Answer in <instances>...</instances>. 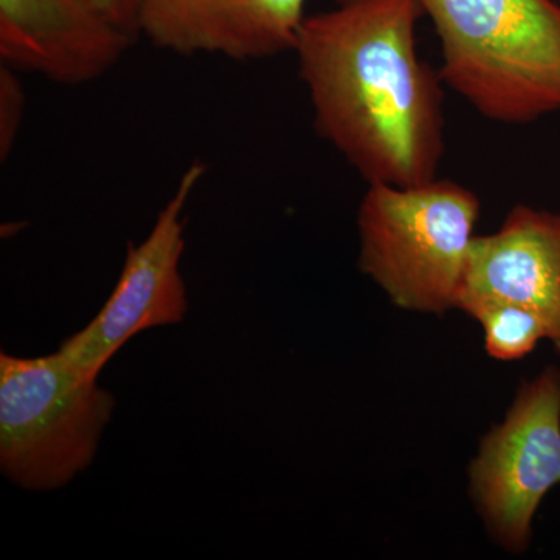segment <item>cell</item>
I'll list each match as a JSON object with an SVG mask.
<instances>
[{"label": "cell", "instance_id": "1", "mask_svg": "<svg viewBox=\"0 0 560 560\" xmlns=\"http://www.w3.org/2000/svg\"><path fill=\"white\" fill-rule=\"evenodd\" d=\"M423 16L419 0H335L302 22L293 54L313 127L368 184L438 178L444 83L418 51Z\"/></svg>", "mask_w": 560, "mask_h": 560}, {"label": "cell", "instance_id": "2", "mask_svg": "<svg viewBox=\"0 0 560 560\" xmlns=\"http://www.w3.org/2000/svg\"><path fill=\"white\" fill-rule=\"evenodd\" d=\"M442 83L481 117L529 125L560 110V0H419Z\"/></svg>", "mask_w": 560, "mask_h": 560}, {"label": "cell", "instance_id": "3", "mask_svg": "<svg viewBox=\"0 0 560 560\" xmlns=\"http://www.w3.org/2000/svg\"><path fill=\"white\" fill-rule=\"evenodd\" d=\"M481 201L451 179L368 184L357 213L359 267L405 311L458 308Z\"/></svg>", "mask_w": 560, "mask_h": 560}, {"label": "cell", "instance_id": "4", "mask_svg": "<svg viewBox=\"0 0 560 560\" xmlns=\"http://www.w3.org/2000/svg\"><path fill=\"white\" fill-rule=\"evenodd\" d=\"M61 352L0 353V470L31 492L65 488L94 463L116 400Z\"/></svg>", "mask_w": 560, "mask_h": 560}, {"label": "cell", "instance_id": "5", "mask_svg": "<svg viewBox=\"0 0 560 560\" xmlns=\"http://www.w3.org/2000/svg\"><path fill=\"white\" fill-rule=\"evenodd\" d=\"M470 492L493 539L514 555L529 547L541 500L560 485V370L523 382L506 419L470 464Z\"/></svg>", "mask_w": 560, "mask_h": 560}, {"label": "cell", "instance_id": "6", "mask_svg": "<svg viewBox=\"0 0 560 560\" xmlns=\"http://www.w3.org/2000/svg\"><path fill=\"white\" fill-rule=\"evenodd\" d=\"M194 161L180 176L178 187L158 213L142 242L128 243L120 278L94 319L62 341L61 352L81 371L98 375L117 350L140 331L178 324L186 316V283L180 259L186 248L184 209L206 173Z\"/></svg>", "mask_w": 560, "mask_h": 560}, {"label": "cell", "instance_id": "7", "mask_svg": "<svg viewBox=\"0 0 560 560\" xmlns=\"http://www.w3.org/2000/svg\"><path fill=\"white\" fill-rule=\"evenodd\" d=\"M94 0H0V60L65 86L102 79L132 44Z\"/></svg>", "mask_w": 560, "mask_h": 560}, {"label": "cell", "instance_id": "8", "mask_svg": "<svg viewBox=\"0 0 560 560\" xmlns=\"http://www.w3.org/2000/svg\"><path fill=\"white\" fill-rule=\"evenodd\" d=\"M307 0H142L139 36L179 57L260 61L296 46Z\"/></svg>", "mask_w": 560, "mask_h": 560}, {"label": "cell", "instance_id": "9", "mask_svg": "<svg viewBox=\"0 0 560 560\" xmlns=\"http://www.w3.org/2000/svg\"><path fill=\"white\" fill-rule=\"evenodd\" d=\"M488 301L537 313L560 353V210L517 205L499 231L475 237L458 308Z\"/></svg>", "mask_w": 560, "mask_h": 560}, {"label": "cell", "instance_id": "10", "mask_svg": "<svg viewBox=\"0 0 560 560\" xmlns=\"http://www.w3.org/2000/svg\"><path fill=\"white\" fill-rule=\"evenodd\" d=\"M485 329L486 350L492 359H523L548 338V327L537 313L512 302H475L463 308Z\"/></svg>", "mask_w": 560, "mask_h": 560}, {"label": "cell", "instance_id": "11", "mask_svg": "<svg viewBox=\"0 0 560 560\" xmlns=\"http://www.w3.org/2000/svg\"><path fill=\"white\" fill-rule=\"evenodd\" d=\"M18 70L0 66V158L9 160L24 117L25 92Z\"/></svg>", "mask_w": 560, "mask_h": 560}, {"label": "cell", "instance_id": "12", "mask_svg": "<svg viewBox=\"0 0 560 560\" xmlns=\"http://www.w3.org/2000/svg\"><path fill=\"white\" fill-rule=\"evenodd\" d=\"M103 13L121 31L139 38V11L142 0H94Z\"/></svg>", "mask_w": 560, "mask_h": 560}]
</instances>
